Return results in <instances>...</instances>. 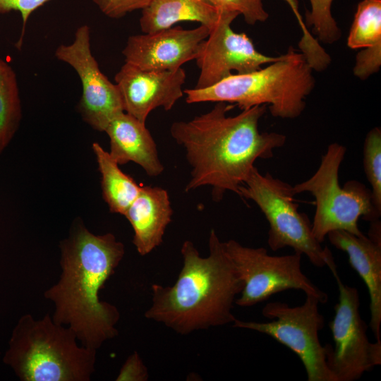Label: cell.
<instances>
[{
  "mask_svg": "<svg viewBox=\"0 0 381 381\" xmlns=\"http://www.w3.org/2000/svg\"><path fill=\"white\" fill-rule=\"evenodd\" d=\"M295 15L303 35L298 46L301 53L313 70L320 71L326 68L331 61L330 56L307 29L300 13L298 0H284Z\"/></svg>",
  "mask_w": 381,
  "mask_h": 381,
  "instance_id": "cell-24",
  "label": "cell"
},
{
  "mask_svg": "<svg viewBox=\"0 0 381 381\" xmlns=\"http://www.w3.org/2000/svg\"><path fill=\"white\" fill-rule=\"evenodd\" d=\"M219 16L209 0H150L142 9L140 26L143 33H153L179 22L194 21L211 30Z\"/></svg>",
  "mask_w": 381,
  "mask_h": 381,
  "instance_id": "cell-18",
  "label": "cell"
},
{
  "mask_svg": "<svg viewBox=\"0 0 381 381\" xmlns=\"http://www.w3.org/2000/svg\"><path fill=\"white\" fill-rule=\"evenodd\" d=\"M92 150L101 174L103 198L111 212L123 215L138 196L141 186L123 173L99 143L92 144Z\"/></svg>",
  "mask_w": 381,
  "mask_h": 381,
  "instance_id": "cell-19",
  "label": "cell"
},
{
  "mask_svg": "<svg viewBox=\"0 0 381 381\" xmlns=\"http://www.w3.org/2000/svg\"><path fill=\"white\" fill-rule=\"evenodd\" d=\"M351 49L381 47V0H363L347 39Z\"/></svg>",
  "mask_w": 381,
  "mask_h": 381,
  "instance_id": "cell-21",
  "label": "cell"
},
{
  "mask_svg": "<svg viewBox=\"0 0 381 381\" xmlns=\"http://www.w3.org/2000/svg\"><path fill=\"white\" fill-rule=\"evenodd\" d=\"M148 378L146 366L137 351L129 356L116 377L117 381H145Z\"/></svg>",
  "mask_w": 381,
  "mask_h": 381,
  "instance_id": "cell-29",
  "label": "cell"
},
{
  "mask_svg": "<svg viewBox=\"0 0 381 381\" xmlns=\"http://www.w3.org/2000/svg\"><path fill=\"white\" fill-rule=\"evenodd\" d=\"M234 107L233 104L217 102L206 113L171 124V135L185 150L192 168L186 192L209 186L217 202L227 191L239 195V188L255 161L272 157L274 150L285 144L284 135L259 131L266 105L254 106L237 115L228 116Z\"/></svg>",
  "mask_w": 381,
  "mask_h": 381,
  "instance_id": "cell-1",
  "label": "cell"
},
{
  "mask_svg": "<svg viewBox=\"0 0 381 381\" xmlns=\"http://www.w3.org/2000/svg\"><path fill=\"white\" fill-rule=\"evenodd\" d=\"M363 167L371 186V200L381 214V130L375 127L367 134L363 146Z\"/></svg>",
  "mask_w": 381,
  "mask_h": 381,
  "instance_id": "cell-22",
  "label": "cell"
},
{
  "mask_svg": "<svg viewBox=\"0 0 381 381\" xmlns=\"http://www.w3.org/2000/svg\"><path fill=\"white\" fill-rule=\"evenodd\" d=\"M339 291L334 316L329 323L333 345L325 344L326 363L335 381H355L381 364V341H370L368 325L360 312L356 288L341 280L336 264L328 266Z\"/></svg>",
  "mask_w": 381,
  "mask_h": 381,
  "instance_id": "cell-10",
  "label": "cell"
},
{
  "mask_svg": "<svg viewBox=\"0 0 381 381\" xmlns=\"http://www.w3.org/2000/svg\"><path fill=\"white\" fill-rule=\"evenodd\" d=\"M172 214L167 190L141 186L138 196L123 214L133 228V243L140 255L149 254L162 243Z\"/></svg>",
  "mask_w": 381,
  "mask_h": 381,
  "instance_id": "cell-17",
  "label": "cell"
},
{
  "mask_svg": "<svg viewBox=\"0 0 381 381\" xmlns=\"http://www.w3.org/2000/svg\"><path fill=\"white\" fill-rule=\"evenodd\" d=\"M77 340L49 313L40 320L25 314L13 330L3 361L23 381H89L97 351Z\"/></svg>",
  "mask_w": 381,
  "mask_h": 381,
  "instance_id": "cell-5",
  "label": "cell"
},
{
  "mask_svg": "<svg viewBox=\"0 0 381 381\" xmlns=\"http://www.w3.org/2000/svg\"><path fill=\"white\" fill-rule=\"evenodd\" d=\"M346 151L342 145L330 144L316 172L293 186L295 195L308 192L315 198V212L311 228L313 236L320 243L328 233L335 230L362 236L358 219L361 217L372 222L381 215L375 209L371 192L365 185L351 180L340 186L339 170Z\"/></svg>",
  "mask_w": 381,
  "mask_h": 381,
  "instance_id": "cell-6",
  "label": "cell"
},
{
  "mask_svg": "<svg viewBox=\"0 0 381 381\" xmlns=\"http://www.w3.org/2000/svg\"><path fill=\"white\" fill-rule=\"evenodd\" d=\"M21 113L16 75L11 66L0 58V154L18 130Z\"/></svg>",
  "mask_w": 381,
  "mask_h": 381,
  "instance_id": "cell-20",
  "label": "cell"
},
{
  "mask_svg": "<svg viewBox=\"0 0 381 381\" xmlns=\"http://www.w3.org/2000/svg\"><path fill=\"white\" fill-rule=\"evenodd\" d=\"M313 71L304 55L290 47L265 68L233 73L212 86L185 89L183 93L188 104L226 102L241 110L268 105L273 116L295 119L305 109V100L314 88Z\"/></svg>",
  "mask_w": 381,
  "mask_h": 381,
  "instance_id": "cell-4",
  "label": "cell"
},
{
  "mask_svg": "<svg viewBox=\"0 0 381 381\" xmlns=\"http://www.w3.org/2000/svg\"><path fill=\"white\" fill-rule=\"evenodd\" d=\"M219 11L218 20L201 43L195 59L200 69L194 87L196 89L212 86L233 74L234 71L236 73L252 72L280 58L259 52L248 35L232 30L231 25L238 13Z\"/></svg>",
  "mask_w": 381,
  "mask_h": 381,
  "instance_id": "cell-12",
  "label": "cell"
},
{
  "mask_svg": "<svg viewBox=\"0 0 381 381\" xmlns=\"http://www.w3.org/2000/svg\"><path fill=\"white\" fill-rule=\"evenodd\" d=\"M289 183L254 167L239 188V196L253 200L266 217L270 229L267 243L273 251L285 247L304 254L315 267L334 263L332 252L313 236L308 216L298 210Z\"/></svg>",
  "mask_w": 381,
  "mask_h": 381,
  "instance_id": "cell-7",
  "label": "cell"
},
{
  "mask_svg": "<svg viewBox=\"0 0 381 381\" xmlns=\"http://www.w3.org/2000/svg\"><path fill=\"white\" fill-rule=\"evenodd\" d=\"M50 0H0V14L11 11H19L21 14L23 25L16 47L20 49L25 35V27L30 16L37 8Z\"/></svg>",
  "mask_w": 381,
  "mask_h": 381,
  "instance_id": "cell-26",
  "label": "cell"
},
{
  "mask_svg": "<svg viewBox=\"0 0 381 381\" xmlns=\"http://www.w3.org/2000/svg\"><path fill=\"white\" fill-rule=\"evenodd\" d=\"M311 9L306 15V25L313 28L318 38L324 43L338 40L341 32L331 11L333 0H309Z\"/></svg>",
  "mask_w": 381,
  "mask_h": 381,
  "instance_id": "cell-23",
  "label": "cell"
},
{
  "mask_svg": "<svg viewBox=\"0 0 381 381\" xmlns=\"http://www.w3.org/2000/svg\"><path fill=\"white\" fill-rule=\"evenodd\" d=\"M54 55L71 66L80 80L82 95L77 109L83 120L93 129L104 131L124 109L117 85L102 73L92 54L89 26H80L75 32L73 42L59 45Z\"/></svg>",
  "mask_w": 381,
  "mask_h": 381,
  "instance_id": "cell-11",
  "label": "cell"
},
{
  "mask_svg": "<svg viewBox=\"0 0 381 381\" xmlns=\"http://www.w3.org/2000/svg\"><path fill=\"white\" fill-rule=\"evenodd\" d=\"M60 248V278L44 292L54 304L52 320L71 328L82 346L97 351L118 334L119 312L99 294L122 260L124 246L111 233L95 235L77 222Z\"/></svg>",
  "mask_w": 381,
  "mask_h": 381,
  "instance_id": "cell-2",
  "label": "cell"
},
{
  "mask_svg": "<svg viewBox=\"0 0 381 381\" xmlns=\"http://www.w3.org/2000/svg\"><path fill=\"white\" fill-rule=\"evenodd\" d=\"M111 158L122 165L133 162L150 176H157L164 171L157 145L145 123L122 112L107 126Z\"/></svg>",
  "mask_w": 381,
  "mask_h": 381,
  "instance_id": "cell-16",
  "label": "cell"
},
{
  "mask_svg": "<svg viewBox=\"0 0 381 381\" xmlns=\"http://www.w3.org/2000/svg\"><path fill=\"white\" fill-rule=\"evenodd\" d=\"M225 251L243 283L235 304L250 307L289 290H301L326 303L328 295L315 285L301 269L302 255H271L263 247L251 248L230 239L223 242Z\"/></svg>",
  "mask_w": 381,
  "mask_h": 381,
  "instance_id": "cell-9",
  "label": "cell"
},
{
  "mask_svg": "<svg viewBox=\"0 0 381 381\" xmlns=\"http://www.w3.org/2000/svg\"><path fill=\"white\" fill-rule=\"evenodd\" d=\"M370 222L367 236L335 230L327 236L332 246L346 253L350 265L365 284L370 296V326L376 341H381V223L379 219Z\"/></svg>",
  "mask_w": 381,
  "mask_h": 381,
  "instance_id": "cell-15",
  "label": "cell"
},
{
  "mask_svg": "<svg viewBox=\"0 0 381 381\" xmlns=\"http://www.w3.org/2000/svg\"><path fill=\"white\" fill-rule=\"evenodd\" d=\"M381 66V47L365 48L356 56L354 75L365 79L379 71Z\"/></svg>",
  "mask_w": 381,
  "mask_h": 381,
  "instance_id": "cell-28",
  "label": "cell"
},
{
  "mask_svg": "<svg viewBox=\"0 0 381 381\" xmlns=\"http://www.w3.org/2000/svg\"><path fill=\"white\" fill-rule=\"evenodd\" d=\"M186 71L144 70L126 63L114 76L124 112L145 123L158 107L171 110L183 95Z\"/></svg>",
  "mask_w": 381,
  "mask_h": 381,
  "instance_id": "cell-14",
  "label": "cell"
},
{
  "mask_svg": "<svg viewBox=\"0 0 381 381\" xmlns=\"http://www.w3.org/2000/svg\"><path fill=\"white\" fill-rule=\"evenodd\" d=\"M210 29L200 25L193 29L180 26L130 36L122 54L125 62L144 70L175 71L197 57Z\"/></svg>",
  "mask_w": 381,
  "mask_h": 381,
  "instance_id": "cell-13",
  "label": "cell"
},
{
  "mask_svg": "<svg viewBox=\"0 0 381 381\" xmlns=\"http://www.w3.org/2000/svg\"><path fill=\"white\" fill-rule=\"evenodd\" d=\"M99 9L111 18H120L128 13L143 9L150 0H92Z\"/></svg>",
  "mask_w": 381,
  "mask_h": 381,
  "instance_id": "cell-27",
  "label": "cell"
},
{
  "mask_svg": "<svg viewBox=\"0 0 381 381\" xmlns=\"http://www.w3.org/2000/svg\"><path fill=\"white\" fill-rule=\"evenodd\" d=\"M302 305L291 307L286 303L273 301L262 309L268 322L243 321L236 319L233 326L265 334L291 350L302 362L308 381H335L329 370L325 346L318 333L325 320L319 311V300L306 294Z\"/></svg>",
  "mask_w": 381,
  "mask_h": 381,
  "instance_id": "cell-8",
  "label": "cell"
},
{
  "mask_svg": "<svg viewBox=\"0 0 381 381\" xmlns=\"http://www.w3.org/2000/svg\"><path fill=\"white\" fill-rule=\"evenodd\" d=\"M209 250L207 257H201L192 241L183 243L178 278L171 286L152 285L146 318L180 334L234 322L236 318L232 310L243 283L214 229Z\"/></svg>",
  "mask_w": 381,
  "mask_h": 381,
  "instance_id": "cell-3",
  "label": "cell"
},
{
  "mask_svg": "<svg viewBox=\"0 0 381 381\" xmlns=\"http://www.w3.org/2000/svg\"><path fill=\"white\" fill-rule=\"evenodd\" d=\"M218 11H229L242 15L245 21L253 25L269 17L262 0H209Z\"/></svg>",
  "mask_w": 381,
  "mask_h": 381,
  "instance_id": "cell-25",
  "label": "cell"
}]
</instances>
